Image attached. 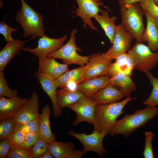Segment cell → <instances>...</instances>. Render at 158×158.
I'll list each match as a JSON object with an SVG mask.
<instances>
[{
  "mask_svg": "<svg viewBox=\"0 0 158 158\" xmlns=\"http://www.w3.org/2000/svg\"><path fill=\"white\" fill-rule=\"evenodd\" d=\"M135 99L130 96L119 102L97 105L95 113L94 130L106 135L109 134L117 118L124 112L123 109L125 106Z\"/></svg>",
  "mask_w": 158,
  "mask_h": 158,
  "instance_id": "1",
  "label": "cell"
},
{
  "mask_svg": "<svg viewBox=\"0 0 158 158\" xmlns=\"http://www.w3.org/2000/svg\"><path fill=\"white\" fill-rule=\"evenodd\" d=\"M158 115V108L156 106H147L136 110L133 114H126L121 119L116 120L109 134L112 136L121 134L127 138Z\"/></svg>",
  "mask_w": 158,
  "mask_h": 158,
  "instance_id": "2",
  "label": "cell"
},
{
  "mask_svg": "<svg viewBox=\"0 0 158 158\" xmlns=\"http://www.w3.org/2000/svg\"><path fill=\"white\" fill-rule=\"evenodd\" d=\"M121 23L137 42H142L145 29L143 23L144 12L139 2L125 3L119 1Z\"/></svg>",
  "mask_w": 158,
  "mask_h": 158,
  "instance_id": "3",
  "label": "cell"
},
{
  "mask_svg": "<svg viewBox=\"0 0 158 158\" xmlns=\"http://www.w3.org/2000/svg\"><path fill=\"white\" fill-rule=\"evenodd\" d=\"M20 1L22 7L17 12L16 20L23 30L24 38L30 37L34 39L45 35L42 15L35 11L24 0Z\"/></svg>",
  "mask_w": 158,
  "mask_h": 158,
  "instance_id": "4",
  "label": "cell"
},
{
  "mask_svg": "<svg viewBox=\"0 0 158 158\" xmlns=\"http://www.w3.org/2000/svg\"><path fill=\"white\" fill-rule=\"evenodd\" d=\"M77 32L76 29H73L70 39L67 42L60 48L48 54L47 56L55 59L62 60L63 63L68 65L74 64L84 66L88 61L90 56H82L77 52L81 51L75 43V35Z\"/></svg>",
  "mask_w": 158,
  "mask_h": 158,
  "instance_id": "5",
  "label": "cell"
},
{
  "mask_svg": "<svg viewBox=\"0 0 158 158\" xmlns=\"http://www.w3.org/2000/svg\"><path fill=\"white\" fill-rule=\"evenodd\" d=\"M127 52L135 61V69L145 73L153 69L158 63V51H152L142 42H137Z\"/></svg>",
  "mask_w": 158,
  "mask_h": 158,
  "instance_id": "6",
  "label": "cell"
},
{
  "mask_svg": "<svg viewBox=\"0 0 158 158\" xmlns=\"http://www.w3.org/2000/svg\"><path fill=\"white\" fill-rule=\"evenodd\" d=\"M78 5L74 13L79 17L83 22V27L87 29V26L92 30L99 32L98 29L92 20L102 10L100 6L104 7L101 0H75Z\"/></svg>",
  "mask_w": 158,
  "mask_h": 158,
  "instance_id": "7",
  "label": "cell"
},
{
  "mask_svg": "<svg viewBox=\"0 0 158 158\" xmlns=\"http://www.w3.org/2000/svg\"><path fill=\"white\" fill-rule=\"evenodd\" d=\"M97 105L91 97L84 95L77 101L69 106L68 107L74 111L76 114L75 120L72 125L75 126L83 121L93 125Z\"/></svg>",
  "mask_w": 158,
  "mask_h": 158,
  "instance_id": "8",
  "label": "cell"
},
{
  "mask_svg": "<svg viewBox=\"0 0 158 158\" xmlns=\"http://www.w3.org/2000/svg\"><path fill=\"white\" fill-rule=\"evenodd\" d=\"M69 134L78 140L83 146L82 150L84 154L90 151L96 153L100 156L103 157L106 153V151L103 145V141L106 135L94 130L92 133L87 135L85 133H77L72 130Z\"/></svg>",
  "mask_w": 158,
  "mask_h": 158,
  "instance_id": "9",
  "label": "cell"
},
{
  "mask_svg": "<svg viewBox=\"0 0 158 158\" xmlns=\"http://www.w3.org/2000/svg\"><path fill=\"white\" fill-rule=\"evenodd\" d=\"M133 36L121 24L117 26L112 46L105 53L107 57L111 59H115L130 50Z\"/></svg>",
  "mask_w": 158,
  "mask_h": 158,
  "instance_id": "10",
  "label": "cell"
},
{
  "mask_svg": "<svg viewBox=\"0 0 158 158\" xmlns=\"http://www.w3.org/2000/svg\"><path fill=\"white\" fill-rule=\"evenodd\" d=\"M67 37V35H64L61 38L55 39L45 35L39 38L36 48L25 47L23 51L28 52L38 58L46 56L63 46Z\"/></svg>",
  "mask_w": 158,
  "mask_h": 158,
  "instance_id": "11",
  "label": "cell"
},
{
  "mask_svg": "<svg viewBox=\"0 0 158 158\" xmlns=\"http://www.w3.org/2000/svg\"><path fill=\"white\" fill-rule=\"evenodd\" d=\"M112 60L105 56L104 53H98L90 56L85 65L86 80L107 75Z\"/></svg>",
  "mask_w": 158,
  "mask_h": 158,
  "instance_id": "12",
  "label": "cell"
},
{
  "mask_svg": "<svg viewBox=\"0 0 158 158\" xmlns=\"http://www.w3.org/2000/svg\"><path fill=\"white\" fill-rule=\"evenodd\" d=\"M39 104L38 96L33 92L28 101L15 116V125H18L34 120L38 118Z\"/></svg>",
  "mask_w": 158,
  "mask_h": 158,
  "instance_id": "13",
  "label": "cell"
},
{
  "mask_svg": "<svg viewBox=\"0 0 158 158\" xmlns=\"http://www.w3.org/2000/svg\"><path fill=\"white\" fill-rule=\"evenodd\" d=\"M38 71L55 79L69 70L68 65L57 61L55 59L48 56L38 58Z\"/></svg>",
  "mask_w": 158,
  "mask_h": 158,
  "instance_id": "14",
  "label": "cell"
},
{
  "mask_svg": "<svg viewBox=\"0 0 158 158\" xmlns=\"http://www.w3.org/2000/svg\"><path fill=\"white\" fill-rule=\"evenodd\" d=\"M35 75L40 84L42 88L49 97L52 102L53 114L55 118H57L61 114L58 106L56 98V92L58 87L55 79L41 73L37 71Z\"/></svg>",
  "mask_w": 158,
  "mask_h": 158,
  "instance_id": "15",
  "label": "cell"
},
{
  "mask_svg": "<svg viewBox=\"0 0 158 158\" xmlns=\"http://www.w3.org/2000/svg\"><path fill=\"white\" fill-rule=\"evenodd\" d=\"M26 98L18 96L5 98L0 96V121L6 118L15 116L28 101Z\"/></svg>",
  "mask_w": 158,
  "mask_h": 158,
  "instance_id": "16",
  "label": "cell"
},
{
  "mask_svg": "<svg viewBox=\"0 0 158 158\" xmlns=\"http://www.w3.org/2000/svg\"><path fill=\"white\" fill-rule=\"evenodd\" d=\"M114 63H110L108 74L111 77L119 73L131 76L135 68V61L133 57L126 52L117 57Z\"/></svg>",
  "mask_w": 158,
  "mask_h": 158,
  "instance_id": "17",
  "label": "cell"
},
{
  "mask_svg": "<svg viewBox=\"0 0 158 158\" xmlns=\"http://www.w3.org/2000/svg\"><path fill=\"white\" fill-rule=\"evenodd\" d=\"M86 68L85 66L68 70L55 79L58 87H66L72 82L77 85L86 80Z\"/></svg>",
  "mask_w": 158,
  "mask_h": 158,
  "instance_id": "18",
  "label": "cell"
},
{
  "mask_svg": "<svg viewBox=\"0 0 158 158\" xmlns=\"http://www.w3.org/2000/svg\"><path fill=\"white\" fill-rule=\"evenodd\" d=\"M24 42L19 39L7 42L0 51V71H3L14 57L25 49Z\"/></svg>",
  "mask_w": 158,
  "mask_h": 158,
  "instance_id": "19",
  "label": "cell"
},
{
  "mask_svg": "<svg viewBox=\"0 0 158 158\" xmlns=\"http://www.w3.org/2000/svg\"><path fill=\"white\" fill-rule=\"evenodd\" d=\"M124 97L119 90L109 83L91 97L97 105H101L118 102Z\"/></svg>",
  "mask_w": 158,
  "mask_h": 158,
  "instance_id": "20",
  "label": "cell"
},
{
  "mask_svg": "<svg viewBox=\"0 0 158 158\" xmlns=\"http://www.w3.org/2000/svg\"><path fill=\"white\" fill-rule=\"evenodd\" d=\"M109 80L107 75L87 79L77 85L75 89L81 91L84 95L92 97L108 84Z\"/></svg>",
  "mask_w": 158,
  "mask_h": 158,
  "instance_id": "21",
  "label": "cell"
},
{
  "mask_svg": "<svg viewBox=\"0 0 158 158\" xmlns=\"http://www.w3.org/2000/svg\"><path fill=\"white\" fill-rule=\"evenodd\" d=\"M147 21L142 41L147 42V46L153 52L158 51V29L154 20L147 12H144Z\"/></svg>",
  "mask_w": 158,
  "mask_h": 158,
  "instance_id": "22",
  "label": "cell"
},
{
  "mask_svg": "<svg viewBox=\"0 0 158 158\" xmlns=\"http://www.w3.org/2000/svg\"><path fill=\"white\" fill-rule=\"evenodd\" d=\"M84 95L81 91L67 87L57 90L56 98L59 109L61 111L63 109L75 102Z\"/></svg>",
  "mask_w": 158,
  "mask_h": 158,
  "instance_id": "23",
  "label": "cell"
},
{
  "mask_svg": "<svg viewBox=\"0 0 158 158\" xmlns=\"http://www.w3.org/2000/svg\"><path fill=\"white\" fill-rule=\"evenodd\" d=\"M51 112L49 104H46L38 117L40 122L38 133L40 137L48 143L55 141L56 139V136L51 132L50 127L49 117Z\"/></svg>",
  "mask_w": 158,
  "mask_h": 158,
  "instance_id": "24",
  "label": "cell"
},
{
  "mask_svg": "<svg viewBox=\"0 0 158 158\" xmlns=\"http://www.w3.org/2000/svg\"><path fill=\"white\" fill-rule=\"evenodd\" d=\"M130 76L119 73L109 78V83L119 90L125 97H130L136 88V86Z\"/></svg>",
  "mask_w": 158,
  "mask_h": 158,
  "instance_id": "25",
  "label": "cell"
},
{
  "mask_svg": "<svg viewBox=\"0 0 158 158\" xmlns=\"http://www.w3.org/2000/svg\"><path fill=\"white\" fill-rule=\"evenodd\" d=\"M101 13L100 14L96 15L94 18L103 30L112 44L117 26L115 24L117 18L116 16L110 17L108 11L102 9Z\"/></svg>",
  "mask_w": 158,
  "mask_h": 158,
  "instance_id": "26",
  "label": "cell"
},
{
  "mask_svg": "<svg viewBox=\"0 0 158 158\" xmlns=\"http://www.w3.org/2000/svg\"><path fill=\"white\" fill-rule=\"evenodd\" d=\"M74 148L71 142H63L54 141L49 143L48 151L55 158H66Z\"/></svg>",
  "mask_w": 158,
  "mask_h": 158,
  "instance_id": "27",
  "label": "cell"
},
{
  "mask_svg": "<svg viewBox=\"0 0 158 158\" xmlns=\"http://www.w3.org/2000/svg\"><path fill=\"white\" fill-rule=\"evenodd\" d=\"M145 73L152 88L150 95L143 103L147 106H156L158 105V78L154 77L150 71Z\"/></svg>",
  "mask_w": 158,
  "mask_h": 158,
  "instance_id": "28",
  "label": "cell"
},
{
  "mask_svg": "<svg viewBox=\"0 0 158 158\" xmlns=\"http://www.w3.org/2000/svg\"><path fill=\"white\" fill-rule=\"evenodd\" d=\"M15 117L7 118L0 122V139L10 138L15 130Z\"/></svg>",
  "mask_w": 158,
  "mask_h": 158,
  "instance_id": "29",
  "label": "cell"
},
{
  "mask_svg": "<svg viewBox=\"0 0 158 158\" xmlns=\"http://www.w3.org/2000/svg\"><path fill=\"white\" fill-rule=\"evenodd\" d=\"M49 143L40 137L30 149L32 158H41L48 151Z\"/></svg>",
  "mask_w": 158,
  "mask_h": 158,
  "instance_id": "30",
  "label": "cell"
},
{
  "mask_svg": "<svg viewBox=\"0 0 158 158\" xmlns=\"http://www.w3.org/2000/svg\"><path fill=\"white\" fill-rule=\"evenodd\" d=\"M138 2L144 11L147 12L155 22H158V6L153 0H142Z\"/></svg>",
  "mask_w": 158,
  "mask_h": 158,
  "instance_id": "31",
  "label": "cell"
},
{
  "mask_svg": "<svg viewBox=\"0 0 158 158\" xmlns=\"http://www.w3.org/2000/svg\"><path fill=\"white\" fill-rule=\"evenodd\" d=\"M9 158H32L30 150L21 145L13 144L9 152Z\"/></svg>",
  "mask_w": 158,
  "mask_h": 158,
  "instance_id": "32",
  "label": "cell"
},
{
  "mask_svg": "<svg viewBox=\"0 0 158 158\" xmlns=\"http://www.w3.org/2000/svg\"><path fill=\"white\" fill-rule=\"evenodd\" d=\"M18 95V90H13L9 87L4 78L3 71H0V96L11 98Z\"/></svg>",
  "mask_w": 158,
  "mask_h": 158,
  "instance_id": "33",
  "label": "cell"
},
{
  "mask_svg": "<svg viewBox=\"0 0 158 158\" xmlns=\"http://www.w3.org/2000/svg\"><path fill=\"white\" fill-rule=\"evenodd\" d=\"M145 147L143 155L145 158H154V157L153 151L152 142L154 136L151 131H146L145 133Z\"/></svg>",
  "mask_w": 158,
  "mask_h": 158,
  "instance_id": "34",
  "label": "cell"
},
{
  "mask_svg": "<svg viewBox=\"0 0 158 158\" xmlns=\"http://www.w3.org/2000/svg\"><path fill=\"white\" fill-rule=\"evenodd\" d=\"M39 126L40 122L38 118L25 123L15 126V129H20L26 133L29 132L38 133Z\"/></svg>",
  "mask_w": 158,
  "mask_h": 158,
  "instance_id": "35",
  "label": "cell"
},
{
  "mask_svg": "<svg viewBox=\"0 0 158 158\" xmlns=\"http://www.w3.org/2000/svg\"><path fill=\"white\" fill-rule=\"evenodd\" d=\"M18 29L14 28L6 24L5 20L0 22V33L3 36L7 42L13 40L11 36L13 32H16Z\"/></svg>",
  "mask_w": 158,
  "mask_h": 158,
  "instance_id": "36",
  "label": "cell"
},
{
  "mask_svg": "<svg viewBox=\"0 0 158 158\" xmlns=\"http://www.w3.org/2000/svg\"><path fill=\"white\" fill-rule=\"evenodd\" d=\"M40 137L38 133L32 132L26 133L25 139L22 146L30 150Z\"/></svg>",
  "mask_w": 158,
  "mask_h": 158,
  "instance_id": "37",
  "label": "cell"
},
{
  "mask_svg": "<svg viewBox=\"0 0 158 158\" xmlns=\"http://www.w3.org/2000/svg\"><path fill=\"white\" fill-rule=\"evenodd\" d=\"M13 144L9 138H2L0 141V158L8 157Z\"/></svg>",
  "mask_w": 158,
  "mask_h": 158,
  "instance_id": "38",
  "label": "cell"
},
{
  "mask_svg": "<svg viewBox=\"0 0 158 158\" xmlns=\"http://www.w3.org/2000/svg\"><path fill=\"white\" fill-rule=\"evenodd\" d=\"M26 133L18 129L15 130L9 139L13 144L22 145L25 137Z\"/></svg>",
  "mask_w": 158,
  "mask_h": 158,
  "instance_id": "39",
  "label": "cell"
},
{
  "mask_svg": "<svg viewBox=\"0 0 158 158\" xmlns=\"http://www.w3.org/2000/svg\"><path fill=\"white\" fill-rule=\"evenodd\" d=\"M84 154L82 150L73 149L66 157V158H80Z\"/></svg>",
  "mask_w": 158,
  "mask_h": 158,
  "instance_id": "40",
  "label": "cell"
},
{
  "mask_svg": "<svg viewBox=\"0 0 158 158\" xmlns=\"http://www.w3.org/2000/svg\"><path fill=\"white\" fill-rule=\"evenodd\" d=\"M54 158L51 154L48 151L46 152L41 158Z\"/></svg>",
  "mask_w": 158,
  "mask_h": 158,
  "instance_id": "41",
  "label": "cell"
},
{
  "mask_svg": "<svg viewBox=\"0 0 158 158\" xmlns=\"http://www.w3.org/2000/svg\"><path fill=\"white\" fill-rule=\"evenodd\" d=\"M142 0H127V1L128 3H131L133 2H138ZM154 2L158 6V0H153Z\"/></svg>",
  "mask_w": 158,
  "mask_h": 158,
  "instance_id": "42",
  "label": "cell"
},
{
  "mask_svg": "<svg viewBox=\"0 0 158 158\" xmlns=\"http://www.w3.org/2000/svg\"><path fill=\"white\" fill-rule=\"evenodd\" d=\"M155 22V23H156V25H157V28L158 29V22Z\"/></svg>",
  "mask_w": 158,
  "mask_h": 158,
  "instance_id": "43",
  "label": "cell"
},
{
  "mask_svg": "<svg viewBox=\"0 0 158 158\" xmlns=\"http://www.w3.org/2000/svg\"><path fill=\"white\" fill-rule=\"evenodd\" d=\"M118 0L119 1V0Z\"/></svg>",
  "mask_w": 158,
  "mask_h": 158,
  "instance_id": "44",
  "label": "cell"
}]
</instances>
